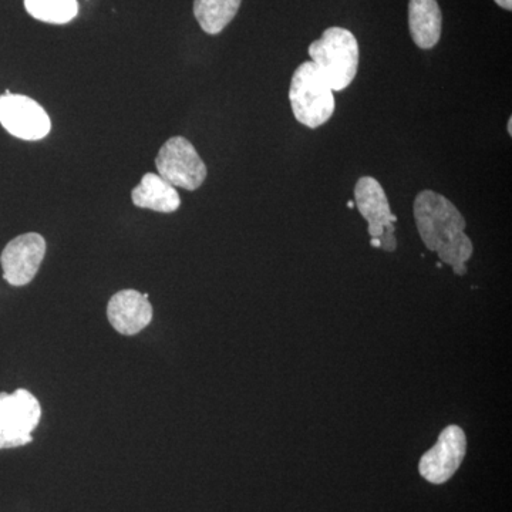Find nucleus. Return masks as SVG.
<instances>
[{
  "mask_svg": "<svg viewBox=\"0 0 512 512\" xmlns=\"http://www.w3.org/2000/svg\"><path fill=\"white\" fill-rule=\"evenodd\" d=\"M413 212L426 248L436 252L443 264L450 265L454 274L466 275L474 245L464 232L466 220L456 205L439 192L424 190L414 200Z\"/></svg>",
  "mask_w": 512,
  "mask_h": 512,
  "instance_id": "f257e3e1",
  "label": "nucleus"
},
{
  "mask_svg": "<svg viewBox=\"0 0 512 512\" xmlns=\"http://www.w3.org/2000/svg\"><path fill=\"white\" fill-rule=\"evenodd\" d=\"M359 43L348 29L329 28L309 46L312 63L333 92L348 89L359 69Z\"/></svg>",
  "mask_w": 512,
  "mask_h": 512,
  "instance_id": "f03ea898",
  "label": "nucleus"
},
{
  "mask_svg": "<svg viewBox=\"0 0 512 512\" xmlns=\"http://www.w3.org/2000/svg\"><path fill=\"white\" fill-rule=\"evenodd\" d=\"M289 101L295 119L309 128L323 126L335 113L333 90L312 62L302 63L293 73Z\"/></svg>",
  "mask_w": 512,
  "mask_h": 512,
  "instance_id": "7ed1b4c3",
  "label": "nucleus"
},
{
  "mask_svg": "<svg viewBox=\"0 0 512 512\" xmlns=\"http://www.w3.org/2000/svg\"><path fill=\"white\" fill-rule=\"evenodd\" d=\"M42 409L35 396L25 389L0 393V450L32 443Z\"/></svg>",
  "mask_w": 512,
  "mask_h": 512,
  "instance_id": "20e7f679",
  "label": "nucleus"
},
{
  "mask_svg": "<svg viewBox=\"0 0 512 512\" xmlns=\"http://www.w3.org/2000/svg\"><path fill=\"white\" fill-rule=\"evenodd\" d=\"M158 175L173 187L195 191L207 178V165L184 137H173L158 151Z\"/></svg>",
  "mask_w": 512,
  "mask_h": 512,
  "instance_id": "39448f33",
  "label": "nucleus"
},
{
  "mask_svg": "<svg viewBox=\"0 0 512 512\" xmlns=\"http://www.w3.org/2000/svg\"><path fill=\"white\" fill-rule=\"evenodd\" d=\"M355 207L369 224L367 231L370 238L379 239L382 244L380 249L387 252L396 251L394 222L397 221V217L390 210V202L379 181L372 177H363L357 181Z\"/></svg>",
  "mask_w": 512,
  "mask_h": 512,
  "instance_id": "423d86ee",
  "label": "nucleus"
},
{
  "mask_svg": "<svg viewBox=\"0 0 512 512\" xmlns=\"http://www.w3.org/2000/svg\"><path fill=\"white\" fill-rule=\"evenodd\" d=\"M467 453V437L461 427L448 426L441 431L439 440L423 454L419 471L431 484H444L457 473Z\"/></svg>",
  "mask_w": 512,
  "mask_h": 512,
  "instance_id": "0eeeda50",
  "label": "nucleus"
},
{
  "mask_svg": "<svg viewBox=\"0 0 512 512\" xmlns=\"http://www.w3.org/2000/svg\"><path fill=\"white\" fill-rule=\"evenodd\" d=\"M0 124L12 136L26 141L42 140L52 128L49 116L37 101L12 93L0 96Z\"/></svg>",
  "mask_w": 512,
  "mask_h": 512,
  "instance_id": "6e6552de",
  "label": "nucleus"
},
{
  "mask_svg": "<svg viewBox=\"0 0 512 512\" xmlns=\"http://www.w3.org/2000/svg\"><path fill=\"white\" fill-rule=\"evenodd\" d=\"M46 255L42 235L30 232L12 239L0 256L3 278L13 286H25L35 278Z\"/></svg>",
  "mask_w": 512,
  "mask_h": 512,
  "instance_id": "1a4fd4ad",
  "label": "nucleus"
},
{
  "mask_svg": "<svg viewBox=\"0 0 512 512\" xmlns=\"http://www.w3.org/2000/svg\"><path fill=\"white\" fill-rule=\"evenodd\" d=\"M111 326L121 335L133 336L146 329L153 319V306L148 295L127 289L116 293L107 306Z\"/></svg>",
  "mask_w": 512,
  "mask_h": 512,
  "instance_id": "9d476101",
  "label": "nucleus"
},
{
  "mask_svg": "<svg viewBox=\"0 0 512 512\" xmlns=\"http://www.w3.org/2000/svg\"><path fill=\"white\" fill-rule=\"evenodd\" d=\"M443 16L437 0H410L409 28L420 49H433L440 42Z\"/></svg>",
  "mask_w": 512,
  "mask_h": 512,
  "instance_id": "9b49d317",
  "label": "nucleus"
},
{
  "mask_svg": "<svg viewBox=\"0 0 512 512\" xmlns=\"http://www.w3.org/2000/svg\"><path fill=\"white\" fill-rule=\"evenodd\" d=\"M131 200L138 208L164 212L177 211L180 208L181 200L173 185L164 181L160 175L148 173L144 175L141 183L131 192Z\"/></svg>",
  "mask_w": 512,
  "mask_h": 512,
  "instance_id": "f8f14e48",
  "label": "nucleus"
},
{
  "mask_svg": "<svg viewBox=\"0 0 512 512\" xmlns=\"http://www.w3.org/2000/svg\"><path fill=\"white\" fill-rule=\"evenodd\" d=\"M242 0H194V15L208 35H218L237 16Z\"/></svg>",
  "mask_w": 512,
  "mask_h": 512,
  "instance_id": "ddd939ff",
  "label": "nucleus"
},
{
  "mask_svg": "<svg viewBox=\"0 0 512 512\" xmlns=\"http://www.w3.org/2000/svg\"><path fill=\"white\" fill-rule=\"evenodd\" d=\"M25 8L33 18L53 25L69 23L79 13L77 0H25Z\"/></svg>",
  "mask_w": 512,
  "mask_h": 512,
  "instance_id": "4468645a",
  "label": "nucleus"
},
{
  "mask_svg": "<svg viewBox=\"0 0 512 512\" xmlns=\"http://www.w3.org/2000/svg\"><path fill=\"white\" fill-rule=\"evenodd\" d=\"M495 3H497L500 8H503L505 10H511L512 9V0H494Z\"/></svg>",
  "mask_w": 512,
  "mask_h": 512,
  "instance_id": "2eb2a0df",
  "label": "nucleus"
},
{
  "mask_svg": "<svg viewBox=\"0 0 512 512\" xmlns=\"http://www.w3.org/2000/svg\"><path fill=\"white\" fill-rule=\"evenodd\" d=\"M512 120H508V134H510V136H512Z\"/></svg>",
  "mask_w": 512,
  "mask_h": 512,
  "instance_id": "dca6fc26",
  "label": "nucleus"
},
{
  "mask_svg": "<svg viewBox=\"0 0 512 512\" xmlns=\"http://www.w3.org/2000/svg\"><path fill=\"white\" fill-rule=\"evenodd\" d=\"M348 207L349 208H355V201H349L348 202Z\"/></svg>",
  "mask_w": 512,
  "mask_h": 512,
  "instance_id": "f3484780",
  "label": "nucleus"
}]
</instances>
